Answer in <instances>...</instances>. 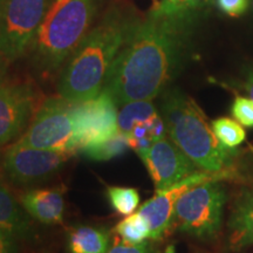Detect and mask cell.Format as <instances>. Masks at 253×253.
<instances>
[{
    "instance_id": "cell-1",
    "label": "cell",
    "mask_w": 253,
    "mask_h": 253,
    "mask_svg": "<svg viewBox=\"0 0 253 253\" xmlns=\"http://www.w3.org/2000/svg\"><path fill=\"white\" fill-rule=\"evenodd\" d=\"M188 14L167 15L154 7L138 20L114 60L103 89L116 104L153 100L167 89L184 60Z\"/></svg>"
},
{
    "instance_id": "cell-2",
    "label": "cell",
    "mask_w": 253,
    "mask_h": 253,
    "mask_svg": "<svg viewBox=\"0 0 253 253\" xmlns=\"http://www.w3.org/2000/svg\"><path fill=\"white\" fill-rule=\"evenodd\" d=\"M140 20L126 9L113 8L88 32L65 63L58 93L72 103L97 96L103 89L114 60Z\"/></svg>"
},
{
    "instance_id": "cell-3",
    "label": "cell",
    "mask_w": 253,
    "mask_h": 253,
    "mask_svg": "<svg viewBox=\"0 0 253 253\" xmlns=\"http://www.w3.org/2000/svg\"><path fill=\"white\" fill-rule=\"evenodd\" d=\"M99 0H53L28 48L33 68L49 77L65 65L89 32Z\"/></svg>"
},
{
    "instance_id": "cell-4",
    "label": "cell",
    "mask_w": 253,
    "mask_h": 253,
    "mask_svg": "<svg viewBox=\"0 0 253 253\" xmlns=\"http://www.w3.org/2000/svg\"><path fill=\"white\" fill-rule=\"evenodd\" d=\"M161 112L170 140L199 169L208 172L226 171L232 164L231 149L220 143L203 110L189 95L179 89L167 90Z\"/></svg>"
},
{
    "instance_id": "cell-5",
    "label": "cell",
    "mask_w": 253,
    "mask_h": 253,
    "mask_svg": "<svg viewBox=\"0 0 253 253\" xmlns=\"http://www.w3.org/2000/svg\"><path fill=\"white\" fill-rule=\"evenodd\" d=\"M225 203L226 191L220 182L199 183L177 199L173 224L198 239H213L220 231Z\"/></svg>"
},
{
    "instance_id": "cell-6",
    "label": "cell",
    "mask_w": 253,
    "mask_h": 253,
    "mask_svg": "<svg viewBox=\"0 0 253 253\" xmlns=\"http://www.w3.org/2000/svg\"><path fill=\"white\" fill-rule=\"evenodd\" d=\"M73 103L62 97L46 100L18 142L36 149L78 151Z\"/></svg>"
},
{
    "instance_id": "cell-7",
    "label": "cell",
    "mask_w": 253,
    "mask_h": 253,
    "mask_svg": "<svg viewBox=\"0 0 253 253\" xmlns=\"http://www.w3.org/2000/svg\"><path fill=\"white\" fill-rule=\"evenodd\" d=\"M53 0H4L0 53L9 62L26 54Z\"/></svg>"
},
{
    "instance_id": "cell-8",
    "label": "cell",
    "mask_w": 253,
    "mask_h": 253,
    "mask_svg": "<svg viewBox=\"0 0 253 253\" xmlns=\"http://www.w3.org/2000/svg\"><path fill=\"white\" fill-rule=\"evenodd\" d=\"M73 153L36 149L15 142L5 151L2 170L15 185L34 186L50 181L58 175Z\"/></svg>"
},
{
    "instance_id": "cell-9",
    "label": "cell",
    "mask_w": 253,
    "mask_h": 253,
    "mask_svg": "<svg viewBox=\"0 0 253 253\" xmlns=\"http://www.w3.org/2000/svg\"><path fill=\"white\" fill-rule=\"evenodd\" d=\"M72 114L78 151L87 145L102 143L120 131L118 104L106 89L93 99L73 103Z\"/></svg>"
},
{
    "instance_id": "cell-10",
    "label": "cell",
    "mask_w": 253,
    "mask_h": 253,
    "mask_svg": "<svg viewBox=\"0 0 253 253\" xmlns=\"http://www.w3.org/2000/svg\"><path fill=\"white\" fill-rule=\"evenodd\" d=\"M226 176L224 172H208L198 171L194 175L186 177L179 183H177L171 188L157 191L153 198L142 205L138 210V213L144 218L150 230V239H162L167 232L173 225V212H175V204L183 192L192 188V186L207 181H220Z\"/></svg>"
},
{
    "instance_id": "cell-11",
    "label": "cell",
    "mask_w": 253,
    "mask_h": 253,
    "mask_svg": "<svg viewBox=\"0 0 253 253\" xmlns=\"http://www.w3.org/2000/svg\"><path fill=\"white\" fill-rule=\"evenodd\" d=\"M141 160L147 167L157 191L171 188L186 177L198 172L199 168L170 138L154 142Z\"/></svg>"
},
{
    "instance_id": "cell-12",
    "label": "cell",
    "mask_w": 253,
    "mask_h": 253,
    "mask_svg": "<svg viewBox=\"0 0 253 253\" xmlns=\"http://www.w3.org/2000/svg\"><path fill=\"white\" fill-rule=\"evenodd\" d=\"M36 102V91L28 84L4 82L0 86V147L25 132Z\"/></svg>"
},
{
    "instance_id": "cell-13",
    "label": "cell",
    "mask_w": 253,
    "mask_h": 253,
    "mask_svg": "<svg viewBox=\"0 0 253 253\" xmlns=\"http://www.w3.org/2000/svg\"><path fill=\"white\" fill-rule=\"evenodd\" d=\"M65 188L31 189L20 196V203L28 216L42 224H60L65 214Z\"/></svg>"
},
{
    "instance_id": "cell-14",
    "label": "cell",
    "mask_w": 253,
    "mask_h": 253,
    "mask_svg": "<svg viewBox=\"0 0 253 253\" xmlns=\"http://www.w3.org/2000/svg\"><path fill=\"white\" fill-rule=\"evenodd\" d=\"M227 226L231 249L242 250L253 245V192L246 191L236 199Z\"/></svg>"
},
{
    "instance_id": "cell-15",
    "label": "cell",
    "mask_w": 253,
    "mask_h": 253,
    "mask_svg": "<svg viewBox=\"0 0 253 253\" xmlns=\"http://www.w3.org/2000/svg\"><path fill=\"white\" fill-rule=\"evenodd\" d=\"M0 229L18 239H31L34 236L30 216L2 182H0Z\"/></svg>"
},
{
    "instance_id": "cell-16",
    "label": "cell",
    "mask_w": 253,
    "mask_h": 253,
    "mask_svg": "<svg viewBox=\"0 0 253 253\" xmlns=\"http://www.w3.org/2000/svg\"><path fill=\"white\" fill-rule=\"evenodd\" d=\"M110 244V232L106 229L79 225L68 233L69 253H107Z\"/></svg>"
},
{
    "instance_id": "cell-17",
    "label": "cell",
    "mask_w": 253,
    "mask_h": 253,
    "mask_svg": "<svg viewBox=\"0 0 253 253\" xmlns=\"http://www.w3.org/2000/svg\"><path fill=\"white\" fill-rule=\"evenodd\" d=\"M158 114L153 100L130 101L122 104L119 112V130L128 135L135 126L149 121Z\"/></svg>"
},
{
    "instance_id": "cell-18",
    "label": "cell",
    "mask_w": 253,
    "mask_h": 253,
    "mask_svg": "<svg viewBox=\"0 0 253 253\" xmlns=\"http://www.w3.org/2000/svg\"><path fill=\"white\" fill-rule=\"evenodd\" d=\"M128 148H130L128 136L119 131L115 136L102 142V143L87 145V147L81 148L79 151L91 161L104 162V161H109L112 158L121 156Z\"/></svg>"
},
{
    "instance_id": "cell-19",
    "label": "cell",
    "mask_w": 253,
    "mask_h": 253,
    "mask_svg": "<svg viewBox=\"0 0 253 253\" xmlns=\"http://www.w3.org/2000/svg\"><path fill=\"white\" fill-rule=\"evenodd\" d=\"M114 231L121 237L123 242L131 245L141 244L150 237L148 223L138 212L126 216L125 219L116 224Z\"/></svg>"
},
{
    "instance_id": "cell-20",
    "label": "cell",
    "mask_w": 253,
    "mask_h": 253,
    "mask_svg": "<svg viewBox=\"0 0 253 253\" xmlns=\"http://www.w3.org/2000/svg\"><path fill=\"white\" fill-rule=\"evenodd\" d=\"M106 194L112 208L122 216L131 214L140 204V194L130 186H109Z\"/></svg>"
},
{
    "instance_id": "cell-21",
    "label": "cell",
    "mask_w": 253,
    "mask_h": 253,
    "mask_svg": "<svg viewBox=\"0 0 253 253\" xmlns=\"http://www.w3.org/2000/svg\"><path fill=\"white\" fill-rule=\"evenodd\" d=\"M214 135L227 149H235L245 141L246 131L239 122L232 119L220 118L211 123Z\"/></svg>"
},
{
    "instance_id": "cell-22",
    "label": "cell",
    "mask_w": 253,
    "mask_h": 253,
    "mask_svg": "<svg viewBox=\"0 0 253 253\" xmlns=\"http://www.w3.org/2000/svg\"><path fill=\"white\" fill-rule=\"evenodd\" d=\"M231 113H232L233 118L239 122L240 125L250 126H253V99L251 97H244V96H237L235 99V102L232 104L231 108Z\"/></svg>"
},
{
    "instance_id": "cell-23",
    "label": "cell",
    "mask_w": 253,
    "mask_h": 253,
    "mask_svg": "<svg viewBox=\"0 0 253 253\" xmlns=\"http://www.w3.org/2000/svg\"><path fill=\"white\" fill-rule=\"evenodd\" d=\"M218 8L230 17H240L248 11L250 0H216Z\"/></svg>"
},
{
    "instance_id": "cell-24",
    "label": "cell",
    "mask_w": 253,
    "mask_h": 253,
    "mask_svg": "<svg viewBox=\"0 0 253 253\" xmlns=\"http://www.w3.org/2000/svg\"><path fill=\"white\" fill-rule=\"evenodd\" d=\"M107 253H154V248L150 243L143 242L141 244L131 245L122 242H116Z\"/></svg>"
},
{
    "instance_id": "cell-25",
    "label": "cell",
    "mask_w": 253,
    "mask_h": 253,
    "mask_svg": "<svg viewBox=\"0 0 253 253\" xmlns=\"http://www.w3.org/2000/svg\"><path fill=\"white\" fill-rule=\"evenodd\" d=\"M156 7L158 11L167 15H184L189 12L186 0H162Z\"/></svg>"
},
{
    "instance_id": "cell-26",
    "label": "cell",
    "mask_w": 253,
    "mask_h": 253,
    "mask_svg": "<svg viewBox=\"0 0 253 253\" xmlns=\"http://www.w3.org/2000/svg\"><path fill=\"white\" fill-rule=\"evenodd\" d=\"M0 253H18V238L0 229Z\"/></svg>"
},
{
    "instance_id": "cell-27",
    "label": "cell",
    "mask_w": 253,
    "mask_h": 253,
    "mask_svg": "<svg viewBox=\"0 0 253 253\" xmlns=\"http://www.w3.org/2000/svg\"><path fill=\"white\" fill-rule=\"evenodd\" d=\"M244 88L248 91L250 97L253 99V67H250L245 73V81Z\"/></svg>"
},
{
    "instance_id": "cell-28",
    "label": "cell",
    "mask_w": 253,
    "mask_h": 253,
    "mask_svg": "<svg viewBox=\"0 0 253 253\" xmlns=\"http://www.w3.org/2000/svg\"><path fill=\"white\" fill-rule=\"evenodd\" d=\"M8 60L5 58L4 55L0 53V86L5 82L6 74H7V68H8Z\"/></svg>"
},
{
    "instance_id": "cell-29",
    "label": "cell",
    "mask_w": 253,
    "mask_h": 253,
    "mask_svg": "<svg viewBox=\"0 0 253 253\" xmlns=\"http://www.w3.org/2000/svg\"><path fill=\"white\" fill-rule=\"evenodd\" d=\"M210 1L211 0H186V7H188L189 11H191V9L203 7V6L209 4Z\"/></svg>"
},
{
    "instance_id": "cell-30",
    "label": "cell",
    "mask_w": 253,
    "mask_h": 253,
    "mask_svg": "<svg viewBox=\"0 0 253 253\" xmlns=\"http://www.w3.org/2000/svg\"><path fill=\"white\" fill-rule=\"evenodd\" d=\"M2 5H4V0H0V18H1V12H2Z\"/></svg>"
},
{
    "instance_id": "cell-31",
    "label": "cell",
    "mask_w": 253,
    "mask_h": 253,
    "mask_svg": "<svg viewBox=\"0 0 253 253\" xmlns=\"http://www.w3.org/2000/svg\"><path fill=\"white\" fill-rule=\"evenodd\" d=\"M252 7H253V0H252Z\"/></svg>"
}]
</instances>
